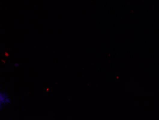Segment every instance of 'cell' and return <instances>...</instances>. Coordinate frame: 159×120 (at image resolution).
Here are the masks:
<instances>
[{
  "instance_id": "3957f363",
  "label": "cell",
  "mask_w": 159,
  "mask_h": 120,
  "mask_svg": "<svg viewBox=\"0 0 159 120\" xmlns=\"http://www.w3.org/2000/svg\"><path fill=\"white\" fill-rule=\"evenodd\" d=\"M14 66L15 67H19V64L17 63H14Z\"/></svg>"
},
{
  "instance_id": "6da1fadb",
  "label": "cell",
  "mask_w": 159,
  "mask_h": 120,
  "mask_svg": "<svg viewBox=\"0 0 159 120\" xmlns=\"http://www.w3.org/2000/svg\"><path fill=\"white\" fill-rule=\"evenodd\" d=\"M11 103L10 99L7 93L4 91L0 92V103H2L4 106H6L7 104Z\"/></svg>"
},
{
  "instance_id": "7a4b0ae2",
  "label": "cell",
  "mask_w": 159,
  "mask_h": 120,
  "mask_svg": "<svg viewBox=\"0 0 159 120\" xmlns=\"http://www.w3.org/2000/svg\"><path fill=\"white\" fill-rule=\"evenodd\" d=\"M3 107H4V105H3L2 103H0V110H2Z\"/></svg>"
}]
</instances>
